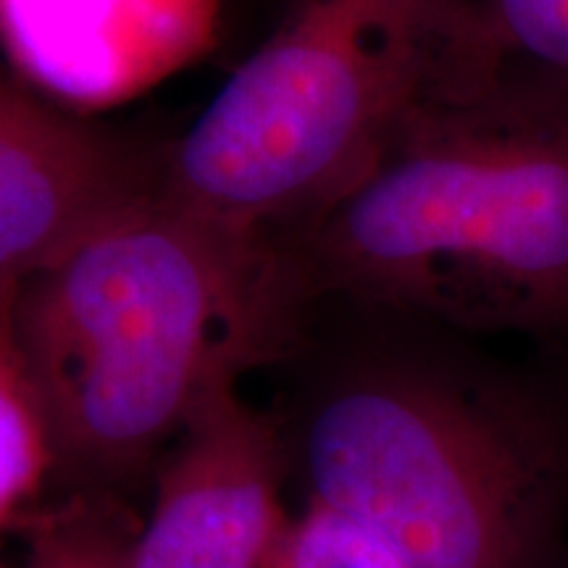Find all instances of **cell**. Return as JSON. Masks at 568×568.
I'll use <instances>...</instances> for the list:
<instances>
[{
	"label": "cell",
	"instance_id": "obj_11",
	"mask_svg": "<svg viewBox=\"0 0 568 568\" xmlns=\"http://www.w3.org/2000/svg\"><path fill=\"white\" fill-rule=\"evenodd\" d=\"M134 537L98 500H74L40 518L24 568H132Z\"/></svg>",
	"mask_w": 568,
	"mask_h": 568
},
{
	"label": "cell",
	"instance_id": "obj_6",
	"mask_svg": "<svg viewBox=\"0 0 568 568\" xmlns=\"http://www.w3.org/2000/svg\"><path fill=\"white\" fill-rule=\"evenodd\" d=\"M219 0H0V53L69 111L126 103L209 51Z\"/></svg>",
	"mask_w": 568,
	"mask_h": 568
},
{
	"label": "cell",
	"instance_id": "obj_12",
	"mask_svg": "<svg viewBox=\"0 0 568 568\" xmlns=\"http://www.w3.org/2000/svg\"><path fill=\"white\" fill-rule=\"evenodd\" d=\"M552 568H568V537H566L564 548H560L558 558H556V566H552Z\"/></svg>",
	"mask_w": 568,
	"mask_h": 568
},
{
	"label": "cell",
	"instance_id": "obj_4",
	"mask_svg": "<svg viewBox=\"0 0 568 568\" xmlns=\"http://www.w3.org/2000/svg\"><path fill=\"white\" fill-rule=\"evenodd\" d=\"M487 71L471 0H301L166 153L161 195L245 232L308 230Z\"/></svg>",
	"mask_w": 568,
	"mask_h": 568
},
{
	"label": "cell",
	"instance_id": "obj_8",
	"mask_svg": "<svg viewBox=\"0 0 568 568\" xmlns=\"http://www.w3.org/2000/svg\"><path fill=\"white\" fill-rule=\"evenodd\" d=\"M17 284L0 280V521L53 468L45 416L13 324Z\"/></svg>",
	"mask_w": 568,
	"mask_h": 568
},
{
	"label": "cell",
	"instance_id": "obj_1",
	"mask_svg": "<svg viewBox=\"0 0 568 568\" xmlns=\"http://www.w3.org/2000/svg\"><path fill=\"white\" fill-rule=\"evenodd\" d=\"M311 284L301 258L161 195L17 284L13 324L53 466L119 479L182 437L258 358Z\"/></svg>",
	"mask_w": 568,
	"mask_h": 568
},
{
	"label": "cell",
	"instance_id": "obj_5",
	"mask_svg": "<svg viewBox=\"0 0 568 568\" xmlns=\"http://www.w3.org/2000/svg\"><path fill=\"white\" fill-rule=\"evenodd\" d=\"M161 166L48 101L0 53V280L21 282L161 190Z\"/></svg>",
	"mask_w": 568,
	"mask_h": 568
},
{
	"label": "cell",
	"instance_id": "obj_10",
	"mask_svg": "<svg viewBox=\"0 0 568 568\" xmlns=\"http://www.w3.org/2000/svg\"><path fill=\"white\" fill-rule=\"evenodd\" d=\"M268 564L274 568H414L376 531L316 500L282 529Z\"/></svg>",
	"mask_w": 568,
	"mask_h": 568
},
{
	"label": "cell",
	"instance_id": "obj_9",
	"mask_svg": "<svg viewBox=\"0 0 568 568\" xmlns=\"http://www.w3.org/2000/svg\"><path fill=\"white\" fill-rule=\"evenodd\" d=\"M481 59L568 92V0H471Z\"/></svg>",
	"mask_w": 568,
	"mask_h": 568
},
{
	"label": "cell",
	"instance_id": "obj_7",
	"mask_svg": "<svg viewBox=\"0 0 568 568\" xmlns=\"http://www.w3.org/2000/svg\"><path fill=\"white\" fill-rule=\"evenodd\" d=\"M180 439L134 537L132 568H264L284 529L272 429L230 387Z\"/></svg>",
	"mask_w": 568,
	"mask_h": 568
},
{
	"label": "cell",
	"instance_id": "obj_3",
	"mask_svg": "<svg viewBox=\"0 0 568 568\" xmlns=\"http://www.w3.org/2000/svg\"><path fill=\"white\" fill-rule=\"evenodd\" d=\"M311 290L568 358V92L495 71L439 95L303 230Z\"/></svg>",
	"mask_w": 568,
	"mask_h": 568
},
{
	"label": "cell",
	"instance_id": "obj_2",
	"mask_svg": "<svg viewBox=\"0 0 568 568\" xmlns=\"http://www.w3.org/2000/svg\"><path fill=\"white\" fill-rule=\"evenodd\" d=\"M385 314L305 414L311 500L414 568L556 566L568 537V372L508 364L464 332Z\"/></svg>",
	"mask_w": 568,
	"mask_h": 568
}]
</instances>
